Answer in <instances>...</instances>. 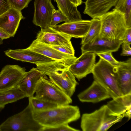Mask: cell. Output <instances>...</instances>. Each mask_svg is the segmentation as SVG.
Returning a JSON list of instances; mask_svg holds the SVG:
<instances>
[{"mask_svg":"<svg viewBox=\"0 0 131 131\" xmlns=\"http://www.w3.org/2000/svg\"><path fill=\"white\" fill-rule=\"evenodd\" d=\"M36 65V68L43 74L48 76L49 79L54 84L69 97H72L78 83L70 70V66L56 61Z\"/></svg>","mask_w":131,"mask_h":131,"instance_id":"cell-1","label":"cell"},{"mask_svg":"<svg viewBox=\"0 0 131 131\" xmlns=\"http://www.w3.org/2000/svg\"><path fill=\"white\" fill-rule=\"evenodd\" d=\"M33 115L43 127L54 128L77 120L80 114L77 106L68 105L43 111L33 110Z\"/></svg>","mask_w":131,"mask_h":131,"instance_id":"cell-2","label":"cell"},{"mask_svg":"<svg viewBox=\"0 0 131 131\" xmlns=\"http://www.w3.org/2000/svg\"><path fill=\"white\" fill-rule=\"evenodd\" d=\"M125 116L112 112L106 105L90 113L83 114L81 127L83 131H106Z\"/></svg>","mask_w":131,"mask_h":131,"instance_id":"cell-3","label":"cell"},{"mask_svg":"<svg viewBox=\"0 0 131 131\" xmlns=\"http://www.w3.org/2000/svg\"><path fill=\"white\" fill-rule=\"evenodd\" d=\"M92 73L94 80L106 90L113 99L123 96L117 83V67L100 58Z\"/></svg>","mask_w":131,"mask_h":131,"instance_id":"cell-4","label":"cell"},{"mask_svg":"<svg viewBox=\"0 0 131 131\" xmlns=\"http://www.w3.org/2000/svg\"><path fill=\"white\" fill-rule=\"evenodd\" d=\"M101 28L99 37L112 40H123L127 27L124 14L114 8L99 18Z\"/></svg>","mask_w":131,"mask_h":131,"instance_id":"cell-5","label":"cell"},{"mask_svg":"<svg viewBox=\"0 0 131 131\" xmlns=\"http://www.w3.org/2000/svg\"><path fill=\"white\" fill-rule=\"evenodd\" d=\"M33 108L29 102L21 112L7 118L0 125V131H43L44 128L34 119Z\"/></svg>","mask_w":131,"mask_h":131,"instance_id":"cell-6","label":"cell"},{"mask_svg":"<svg viewBox=\"0 0 131 131\" xmlns=\"http://www.w3.org/2000/svg\"><path fill=\"white\" fill-rule=\"evenodd\" d=\"M35 96L55 103L59 106L69 105L72 102L71 97L58 87L44 74L37 82Z\"/></svg>","mask_w":131,"mask_h":131,"instance_id":"cell-7","label":"cell"},{"mask_svg":"<svg viewBox=\"0 0 131 131\" xmlns=\"http://www.w3.org/2000/svg\"><path fill=\"white\" fill-rule=\"evenodd\" d=\"M26 72L25 68L18 65L5 66L0 72V91L17 86Z\"/></svg>","mask_w":131,"mask_h":131,"instance_id":"cell-8","label":"cell"},{"mask_svg":"<svg viewBox=\"0 0 131 131\" xmlns=\"http://www.w3.org/2000/svg\"><path fill=\"white\" fill-rule=\"evenodd\" d=\"M34 13L32 22L41 30L50 28L52 15L55 7L51 0H34Z\"/></svg>","mask_w":131,"mask_h":131,"instance_id":"cell-9","label":"cell"},{"mask_svg":"<svg viewBox=\"0 0 131 131\" xmlns=\"http://www.w3.org/2000/svg\"><path fill=\"white\" fill-rule=\"evenodd\" d=\"M96 54L93 52L82 53L69 66V69L79 81L92 73L95 64Z\"/></svg>","mask_w":131,"mask_h":131,"instance_id":"cell-10","label":"cell"},{"mask_svg":"<svg viewBox=\"0 0 131 131\" xmlns=\"http://www.w3.org/2000/svg\"><path fill=\"white\" fill-rule=\"evenodd\" d=\"M28 49L70 66L77 58L74 56L63 53L36 39L34 40Z\"/></svg>","mask_w":131,"mask_h":131,"instance_id":"cell-11","label":"cell"},{"mask_svg":"<svg viewBox=\"0 0 131 131\" xmlns=\"http://www.w3.org/2000/svg\"><path fill=\"white\" fill-rule=\"evenodd\" d=\"M123 42V40H110L99 37L98 36L88 43L82 45L81 49L82 53L115 52L118 50Z\"/></svg>","mask_w":131,"mask_h":131,"instance_id":"cell-12","label":"cell"},{"mask_svg":"<svg viewBox=\"0 0 131 131\" xmlns=\"http://www.w3.org/2000/svg\"><path fill=\"white\" fill-rule=\"evenodd\" d=\"M25 19L21 11L12 7L0 16V30L14 37L20 21Z\"/></svg>","mask_w":131,"mask_h":131,"instance_id":"cell-13","label":"cell"},{"mask_svg":"<svg viewBox=\"0 0 131 131\" xmlns=\"http://www.w3.org/2000/svg\"><path fill=\"white\" fill-rule=\"evenodd\" d=\"M5 55L13 59L36 64L51 62L54 60L28 49H9L4 52Z\"/></svg>","mask_w":131,"mask_h":131,"instance_id":"cell-14","label":"cell"},{"mask_svg":"<svg viewBox=\"0 0 131 131\" xmlns=\"http://www.w3.org/2000/svg\"><path fill=\"white\" fill-rule=\"evenodd\" d=\"M91 20H83L65 22L57 25L53 28L71 37L82 38L87 33L91 24Z\"/></svg>","mask_w":131,"mask_h":131,"instance_id":"cell-15","label":"cell"},{"mask_svg":"<svg viewBox=\"0 0 131 131\" xmlns=\"http://www.w3.org/2000/svg\"><path fill=\"white\" fill-rule=\"evenodd\" d=\"M72 37L53 28L39 32L36 39L45 44L51 45L69 46L72 45Z\"/></svg>","mask_w":131,"mask_h":131,"instance_id":"cell-16","label":"cell"},{"mask_svg":"<svg viewBox=\"0 0 131 131\" xmlns=\"http://www.w3.org/2000/svg\"><path fill=\"white\" fill-rule=\"evenodd\" d=\"M78 97L81 102L93 103L111 97L106 90L95 80L89 87L79 94Z\"/></svg>","mask_w":131,"mask_h":131,"instance_id":"cell-17","label":"cell"},{"mask_svg":"<svg viewBox=\"0 0 131 131\" xmlns=\"http://www.w3.org/2000/svg\"><path fill=\"white\" fill-rule=\"evenodd\" d=\"M118 0H86L83 12L92 19L100 18L115 6Z\"/></svg>","mask_w":131,"mask_h":131,"instance_id":"cell-18","label":"cell"},{"mask_svg":"<svg viewBox=\"0 0 131 131\" xmlns=\"http://www.w3.org/2000/svg\"><path fill=\"white\" fill-rule=\"evenodd\" d=\"M117 71V83L122 95L131 93V58L119 62Z\"/></svg>","mask_w":131,"mask_h":131,"instance_id":"cell-19","label":"cell"},{"mask_svg":"<svg viewBox=\"0 0 131 131\" xmlns=\"http://www.w3.org/2000/svg\"><path fill=\"white\" fill-rule=\"evenodd\" d=\"M44 74L36 68H33L28 72L17 86L29 97L34 96L37 83Z\"/></svg>","mask_w":131,"mask_h":131,"instance_id":"cell-20","label":"cell"},{"mask_svg":"<svg viewBox=\"0 0 131 131\" xmlns=\"http://www.w3.org/2000/svg\"><path fill=\"white\" fill-rule=\"evenodd\" d=\"M106 106L113 113L123 115L129 120L131 117V93L118 97L108 102Z\"/></svg>","mask_w":131,"mask_h":131,"instance_id":"cell-21","label":"cell"},{"mask_svg":"<svg viewBox=\"0 0 131 131\" xmlns=\"http://www.w3.org/2000/svg\"><path fill=\"white\" fill-rule=\"evenodd\" d=\"M53 0L56 3L58 9L68 18V22L82 20L77 7L70 0Z\"/></svg>","mask_w":131,"mask_h":131,"instance_id":"cell-22","label":"cell"},{"mask_svg":"<svg viewBox=\"0 0 131 131\" xmlns=\"http://www.w3.org/2000/svg\"><path fill=\"white\" fill-rule=\"evenodd\" d=\"M28 97L18 86L0 91V106L4 108L7 104Z\"/></svg>","mask_w":131,"mask_h":131,"instance_id":"cell-23","label":"cell"},{"mask_svg":"<svg viewBox=\"0 0 131 131\" xmlns=\"http://www.w3.org/2000/svg\"><path fill=\"white\" fill-rule=\"evenodd\" d=\"M114 9L124 14L127 28H131V0H118Z\"/></svg>","mask_w":131,"mask_h":131,"instance_id":"cell-24","label":"cell"},{"mask_svg":"<svg viewBox=\"0 0 131 131\" xmlns=\"http://www.w3.org/2000/svg\"><path fill=\"white\" fill-rule=\"evenodd\" d=\"M89 29L86 35L81 38V44L83 45L89 42L99 36L101 28V21L99 18L92 19Z\"/></svg>","mask_w":131,"mask_h":131,"instance_id":"cell-25","label":"cell"},{"mask_svg":"<svg viewBox=\"0 0 131 131\" xmlns=\"http://www.w3.org/2000/svg\"><path fill=\"white\" fill-rule=\"evenodd\" d=\"M29 102L33 110L38 111L46 110L59 106L55 103L34 96L29 97Z\"/></svg>","mask_w":131,"mask_h":131,"instance_id":"cell-26","label":"cell"},{"mask_svg":"<svg viewBox=\"0 0 131 131\" xmlns=\"http://www.w3.org/2000/svg\"><path fill=\"white\" fill-rule=\"evenodd\" d=\"M63 21L68 22V18L59 9H54L52 15L50 27L53 28L58 24Z\"/></svg>","mask_w":131,"mask_h":131,"instance_id":"cell-27","label":"cell"},{"mask_svg":"<svg viewBox=\"0 0 131 131\" xmlns=\"http://www.w3.org/2000/svg\"><path fill=\"white\" fill-rule=\"evenodd\" d=\"M11 7L21 11L28 7L32 0H8Z\"/></svg>","mask_w":131,"mask_h":131,"instance_id":"cell-28","label":"cell"},{"mask_svg":"<svg viewBox=\"0 0 131 131\" xmlns=\"http://www.w3.org/2000/svg\"><path fill=\"white\" fill-rule=\"evenodd\" d=\"M112 53L111 52H105L97 53L96 54L112 66L117 67L119 64V62L116 60L113 57Z\"/></svg>","mask_w":131,"mask_h":131,"instance_id":"cell-29","label":"cell"},{"mask_svg":"<svg viewBox=\"0 0 131 131\" xmlns=\"http://www.w3.org/2000/svg\"><path fill=\"white\" fill-rule=\"evenodd\" d=\"M49 45L54 49L63 53L70 55L74 56L75 51L72 45L69 46Z\"/></svg>","mask_w":131,"mask_h":131,"instance_id":"cell-30","label":"cell"},{"mask_svg":"<svg viewBox=\"0 0 131 131\" xmlns=\"http://www.w3.org/2000/svg\"><path fill=\"white\" fill-rule=\"evenodd\" d=\"M79 131L80 130L70 126L68 124H65L54 128H44L43 131Z\"/></svg>","mask_w":131,"mask_h":131,"instance_id":"cell-31","label":"cell"},{"mask_svg":"<svg viewBox=\"0 0 131 131\" xmlns=\"http://www.w3.org/2000/svg\"><path fill=\"white\" fill-rule=\"evenodd\" d=\"M11 8L8 0H0V16Z\"/></svg>","mask_w":131,"mask_h":131,"instance_id":"cell-32","label":"cell"},{"mask_svg":"<svg viewBox=\"0 0 131 131\" xmlns=\"http://www.w3.org/2000/svg\"><path fill=\"white\" fill-rule=\"evenodd\" d=\"M122 44V51L121 55L122 56H130L131 55V49L130 45L125 42Z\"/></svg>","mask_w":131,"mask_h":131,"instance_id":"cell-33","label":"cell"},{"mask_svg":"<svg viewBox=\"0 0 131 131\" xmlns=\"http://www.w3.org/2000/svg\"><path fill=\"white\" fill-rule=\"evenodd\" d=\"M123 42L131 44V28H127L124 34L123 39Z\"/></svg>","mask_w":131,"mask_h":131,"instance_id":"cell-34","label":"cell"},{"mask_svg":"<svg viewBox=\"0 0 131 131\" xmlns=\"http://www.w3.org/2000/svg\"><path fill=\"white\" fill-rule=\"evenodd\" d=\"M11 37L10 36L5 32L0 30V39L3 40Z\"/></svg>","mask_w":131,"mask_h":131,"instance_id":"cell-35","label":"cell"},{"mask_svg":"<svg viewBox=\"0 0 131 131\" xmlns=\"http://www.w3.org/2000/svg\"><path fill=\"white\" fill-rule=\"evenodd\" d=\"M71 2L77 7L81 5L83 2L82 0H70Z\"/></svg>","mask_w":131,"mask_h":131,"instance_id":"cell-36","label":"cell"},{"mask_svg":"<svg viewBox=\"0 0 131 131\" xmlns=\"http://www.w3.org/2000/svg\"><path fill=\"white\" fill-rule=\"evenodd\" d=\"M3 40L0 39V45L2 44L3 43Z\"/></svg>","mask_w":131,"mask_h":131,"instance_id":"cell-37","label":"cell"},{"mask_svg":"<svg viewBox=\"0 0 131 131\" xmlns=\"http://www.w3.org/2000/svg\"><path fill=\"white\" fill-rule=\"evenodd\" d=\"M4 108L0 106V111L2 110Z\"/></svg>","mask_w":131,"mask_h":131,"instance_id":"cell-38","label":"cell"}]
</instances>
